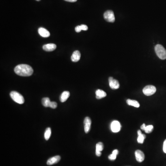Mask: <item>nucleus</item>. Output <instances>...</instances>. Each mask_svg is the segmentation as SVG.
Returning <instances> with one entry per match:
<instances>
[{
  "label": "nucleus",
  "mask_w": 166,
  "mask_h": 166,
  "mask_svg": "<svg viewBox=\"0 0 166 166\" xmlns=\"http://www.w3.org/2000/svg\"><path fill=\"white\" fill-rule=\"evenodd\" d=\"M15 73L19 76L28 77L31 76L33 73V70L31 66L27 64H20L14 68Z\"/></svg>",
  "instance_id": "1"
},
{
  "label": "nucleus",
  "mask_w": 166,
  "mask_h": 166,
  "mask_svg": "<svg viewBox=\"0 0 166 166\" xmlns=\"http://www.w3.org/2000/svg\"><path fill=\"white\" fill-rule=\"evenodd\" d=\"M154 50L157 56L161 60H165L166 59V50L163 46L161 44H157Z\"/></svg>",
  "instance_id": "2"
},
{
  "label": "nucleus",
  "mask_w": 166,
  "mask_h": 166,
  "mask_svg": "<svg viewBox=\"0 0 166 166\" xmlns=\"http://www.w3.org/2000/svg\"><path fill=\"white\" fill-rule=\"evenodd\" d=\"M10 95L12 99L16 103L20 104H22L24 103V97L18 92L15 91H11Z\"/></svg>",
  "instance_id": "3"
},
{
  "label": "nucleus",
  "mask_w": 166,
  "mask_h": 166,
  "mask_svg": "<svg viewBox=\"0 0 166 166\" xmlns=\"http://www.w3.org/2000/svg\"><path fill=\"white\" fill-rule=\"evenodd\" d=\"M156 91V87L153 85H147L143 89V92L147 96H151L154 94Z\"/></svg>",
  "instance_id": "4"
},
{
  "label": "nucleus",
  "mask_w": 166,
  "mask_h": 166,
  "mask_svg": "<svg viewBox=\"0 0 166 166\" xmlns=\"http://www.w3.org/2000/svg\"><path fill=\"white\" fill-rule=\"evenodd\" d=\"M104 18L108 22L113 23L115 21L114 13L112 10H107L103 14Z\"/></svg>",
  "instance_id": "5"
},
{
  "label": "nucleus",
  "mask_w": 166,
  "mask_h": 166,
  "mask_svg": "<svg viewBox=\"0 0 166 166\" xmlns=\"http://www.w3.org/2000/svg\"><path fill=\"white\" fill-rule=\"evenodd\" d=\"M110 87L112 89H118L120 87V84L117 80H115L112 77L108 78Z\"/></svg>",
  "instance_id": "6"
},
{
  "label": "nucleus",
  "mask_w": 166,
  "mask_h": 166,
  "mask_svg": "<svg viewBox=\"0 0 166 166\" xmlns=\"http://www.w3.org/2000/svg\"><path fill=\"white\" fill-rule=\"evenodd\" d=\"M120 129H121V124L119 121L114 120L111 123V129L113 133H118L120 130Z\"/></svg>",
  "instance_id": "7"
},
{
  "label": "nucleus",
  "mask_w": 166,
  "mask_h": 166,
  "mask_svg": "<svg viewBox=\"0 0 166 166\" xmlns=\"http://www.w3.org/2000/svg\"><path fill=\"white\" fill-rule=\"evenodd\" d=\"M84 131L86 133H88L91 128V120L89 117H86L84 119Z\"/></svg>",
  "instance_id": "8"
},
{
  "label": "nucleus",
  "mask_w": 166,
  "mask_h": 166,
  "mask_svg": "<svg viewBox=\"0 0 166 166\" xmlns=\"http://www.w3.org/2000/svg\"><path fill=\"white\" fill-rule=\"evenodd\" d=\"M136 160L139 163H141L144 161L145 158V156L143 151L140 150H137L135 152Z\"/></svg>",
  "instance_id": "9"
},
{
  "label": "nucleus",
  "mask_w": 166,
  "mask_h": 166,
  "mask_svg": "<svg viewBox=\"0 0 166 166\" xmlns=\"http://www.w3.org/2000/svg\"><path fill=\"white\" fill-rule=\"evenodd\" d=\"M56 48V45L54 44H48L44 45L43 47V50H44L50 52L54 50Z\"/></svg>",
  "instance_id": "10"
},
{
  "label": "nucleus",
  "mask_w": 166,
  "mask_h": 166,
  "mask_svg": "<svg viewBox=\"0 0 166 166\" xmlns=\"http://www.w3.org/2000/svg\"><path fill=\"white\" fill-rule=\"evenodd\" d=\"M61 158V157L60 156H56L52 157L47 161V164L48 165H52L54 164L57 163L60 161Z\"/></svg>",
  "instance_id": "11"
},
{
  "label": "nucleus",
  "mask_w": 166,
  "mask_h": 166,
  "mask_svg": "<svg viewBox=\"0 0 166 166\" xmlns=\"http://www.w3.org/2000/svg\"><path fill=\"white\" fill-rule=\"evenodd\" d=\"M104 146L103 143L99 142L96 144V154L97 156H101V151L103 150Z\"/></svg>",
  "instance_id": "12"
},
{
  "label": "nucleus",
  "mask_w": 166,
  "mask_h": 166,
  "mask_svg": "<svg viewBox=\"0 0 166 166\" xmlns=\"http://www.w3.org/2000/svg\"><path fill=\"white\" fill-rule=\"evenodd\" d=\"M38 33L41 37H48L50 35V32L47 29L43 27L39 28L38 30Z\"/></svg>",
  "instance_id": "13"
},
{
  "label": "nucleus",
  "mask_w": 166,
  "mask_h": 166,
  "mask_svg": "<svg viewBox=\"0 0 166 166\" xmlns=\"http://www.w3.org/2000/svg\"><path fill=\"white\" fill-rule=\"evenodd\" d=\"M81 54L80 51L76 50L73 53L71 56V61L73 62H78L80 59Z\"/></svg>",
  "instance_id": "14"
},
{
  "label": "nucleus",
  "mask_w": 166,
  "mask_h": 166,
  "mask_svg": "<svg viewBox=\"0 0 166 166\" xmlns=\"http://www.w3.org/2000/svg\"><path fill=\"white\" fill-rule=\"evenodd\" d=\"M96 98L97 99H101V98L105 97L107 96V94L105 91L100 89L96 90Z\"/></svg>",
  "instance_id": "15"
},
{
  "label": "nucleus",
  "mask_w": 166,
  "mask_h": 166,
  "mask_svg": "<svg viewBox=\"0 0 166 166\" xmlns=\"http://www.w3.org/2000/svg\"><path fill=\"white\" fill-rule=\"evenodd\" d=\"M137 134H138V137L137 138V142L139 144H143L146 136L144 134H142V132L140 130L137 131Z\"/></svg>",
  "instance_id": "16"
},
{
  "label": "nucleus",
  "mask_w": 166,
  "mask_h": 166,
  "mask_svg": "<svg viewBox=\"0 0 166 166\" xmlns=\"http://www.w3.org/2000/svg\"><path fill=\"white\" fill-rule=\"evenodd\" d=\"M70 96V92L68 91H65L63 92L60 97V101L61 103H64L67 101Z\"/></svg>",
  "instance_id": "17"
},
{
  "label": "nucleus",
  "mask_w": 166,
  "mask_h": 166,
  "mask_svg": "<svg viewBox=\"0 0 166 166\" xmlns=\"http://www.w3.org/2000/svg\"><path fill=\"white\" fill-rule=\"evenodd\" d=\"M127 103L130 106H133L134 107H137V108L140 107L139 103H138L137 101L134 100L127 99Z\"/></svg>",
  "instance_id": "18"
},
{
  "label": "nucleus",
  "mask_w": 166,
  "mask_h": 166,
  "mask_svg": "<svg viewBox=\"0 0 166 166\" xmlns=\"http://www.w3.org/2000/svg\"><path fill=\"white\" fill-rule=\"evenodd\" d=\"M51 101L50 99L48 97H44L42 99V103L43 106L45 107H50Z\"/></svg>",
  "instance_id": "19"
},
{
  "label": "nucleus",
  "mask_w": 166,
  "mask_h": 166,
  "mask_svg": "<svg viewBox=\"0 0 166 166\" xmlns=\"http://www.w3.org/2000/svg\"><path fill=\"white\" fill-rule=\"evenodd\" d=\"M51 134V130L50 128L48 127L46 129L44 133V137L46 140H48L49 139V138L50 137Z\"/></svg>",
  "instance_id": "20"
},
{
  "label": "nucleus",
  "mask_w": 166,
  "mask_h": 166,
  "mask_svg": "<svg viewBox=\"0 0 166 166\" xmlns=\"http://www.w3.org/2000/svg\"><path fill=\"white\" fill-rule=\"evenodd\" d=\"M153 129L154 127L153 125H149V126L146 127L144 131L147 133H151L153 131Z\"/></svg>",
  "instance_id": "21"
},
{
  "label": "nucleus",
  "mask_w": 166,
  "mask_h": 166,
  "mask_svg": "<svg viewBox=\"0 0 166 166\" xmlns=\"http://www.w3.org/2000/svg\"><path fill=\"white\" fill-rule=\"evenodd\" d=\"M57 106V104L55 101H51L50 103V107L52 108H56Z\"/></svg>",
  "instance_id": "22"
},
{
  "label": "nucleus",
  "mask_w": 166,
  "mask_h": 166,
  "mask_svg": "<svg viewBox=\"0 0 166 166\" xmlns=\"http://www.w3.org/2000/svg\"><path fill=\"white\" fill-rule=\"evenodd\" d=\"M116 156L117 155L112 153V154H110V156H108V159H110V160L114 161L116 158Z\"/></svg>",
  "instance_id": "23"
},
{
  "label": "nucleus",
  "mask_w": 166,
  "mask_h": 166,
  "mask_svg": "<svg viewBox=\"0 0 166 166\" xmlns=\"http://www.w3.org/2000/svg\"><path fill=\"white\" fill-rule=\"evenodd\" d=\"M80 28L81 30H83V31H87L88 29L87 26L85 24H81L80 25Z\"/></svg>",
  "instance_id": "24"
},
{
  "label": "nucleus",
  "mask_w": 166,
  "mask_h": 166,
  "mask_svg": "<svg viewBox=\"0 0 166 166\" xmlns=\"http://www.w3.org/2000/svg\"><path fill=\"white\" fill-rule=\"evenodd\" d=\"M75 31L78 32V33L80 32V31H82L81 29L80 25H78L77 27H75Z\"/></svg>",
  "instance_id": "25"
},
{
  "label": "nucleus",
  "mask_w": 166,
  "mask_h": 166,
  "mask_svg": "<svg viewBox=\"0 0 166 166\" xmlns=\"http://www.w3.org/2000/svg\"><path fill=\"white\" fill-rule=\"evenodd\" d=\"M163 150L165 153H166V139L165 140L163 143Z\"/></svg>",
  "instance_id": "26"
},
{
  "label": "nucleus",
  "mask_w": 166,
  "mask_h": 166,
  "mask_svg": "<svg viewBox=\"0 0 166 166\" xmlns=\"http://www.w3.org/2000/svg\"><path fill=\"white\" fill-rule=\"evenodd\" d=\"M112 153L116 154V155H117L119 153V151L117 150H113Z\"/></svg>",
  "instance_id": "27"
},
{
  "label": "nucleus",
  "mask_w": 166,
  "mask_h": 166,
  "mask_svg": "<svg viewBox=\"0 0 166 166\" xmlns=\"http://www.w3.org/2000/svg\"><path fill=\"white\" fill-rule=\"evenodd\" d=\"M146 125L145 124H143L142 126H141V129H142V130H145V127H146Z\"/></svg>",
  "instance_id": "28"
},
{
  "label": "nucleus",
  "mask_w": 166,
  "mask_h": 166,
  "mask_svg": "<svg viewBox=\"0 0 166 166\" xmlns=\"http://www.w3.org/2000/svg\"><path fill=\"white\" fill-rule=\"evenodd\" d=\"M65 1H68V2H74L77 1V0H64Z\"/></svg>",
  "instance_id": "29"
},
{
  "label": "nucleus",
  "mask_w": 166,
  "mask_h": 166,
  "mask_svg": "<svg viewBox=\"0 0 166 166\" xmlns=\"http://www.w3.org/2000/svg\"><path fill=\"white\" fill-rule=\"evenodd\" d=\"M36 1H40V0H36Z\"/></svg>",
  "instance_id": "30"
}]
</instances>
